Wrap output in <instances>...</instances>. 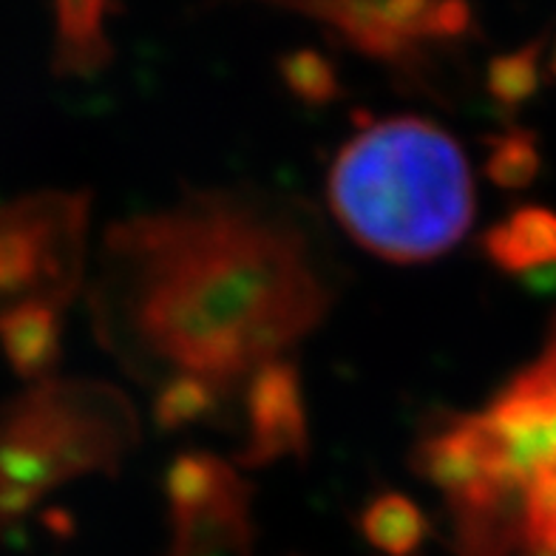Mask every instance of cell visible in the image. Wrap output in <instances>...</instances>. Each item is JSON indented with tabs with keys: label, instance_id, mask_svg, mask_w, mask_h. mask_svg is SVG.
<instances>
[{
	"label": "cell",
	"instance_id": "3957f363",
	"mask_svg": "<svg viewBox=\"0 0 556 556\" xmlns=\"http://www.w3.org/2000/svg\"><path fill=\"white\" fill-rule=\"evenodd\" d=\"M139 438L131 401L100 381H46L0 406V526L83 475H117Z\"/></svg>",
	"mask_w": 556,
	"mask_h": 556
},
{
	"label": "cell",
	"instance_id": "52a82bcc",
	"mask_svg": "<svg viewBox=\"0 0 556 556\" xmlns=\"http://www.w3.org/2000/svg\"><path fill=\"white\" fill-rule=\"evenodd\" d=\"M248 440L236 460L242 466H270L287 457H304L309 452L307 409L299 369L287 361H273L250 378L248 397Z\"/></svg>",
	"mask_w": 556,
	"mask_h": 556
},
{
	"label": "cell",
	"instance_id": "9a60e30c",
	"mask_svg": "<svg viewBox=\"0 0 556 556\" xmlns=\"http://www.w3.org/2000/svg\"><path fill=\"white\" fill-rule=\"evenodd\" d=\"M536 86V46L505 54L489 66V91L505 109L520 105Z\"/></svg>",
	"mask_w": 556,
	"mask_h": 556
},
{
	"label": "cell",
	"instance_id": "8fae6325",
	"mask_svg": "<svg viewBox=\"0 0 556 556\" xmlns=\"http://www.w3.org/2000/svg\"><path fill=\"white\" fill-rule=\"evenodd\" d=\"M0 341L9 364L23 378H40L60 358V309L31 304L0 321Z\"/></svg>",
	"mask_w": 556,
	"mask_h": 556
},
{
	"label": "cell",
	"instance_id": "4fadbf2b",
	"mask_svg": "<svg viewBox=\"0 0 556 556\" xmlns=\"http://www.w3.org/2000/svg\"><path fill=\"white\" fill-rule=\"evenodd\" d=\"M285 86L307 105H327L341 94V83L332 63L313 49H295L278 60Z\"/></svg>",
	"mask_w": 556,
	"mask_h": 556
},
{
	"label": "cell",
	"instance_id": "7a4b0ae2",
	"mask_svg": "<svg viewBox=\"0 0 556 556\" xmlns=\"http://www.w3.org/2000/svg\"><path fill=\"white\" fill-rule=\"evenodd\" d=\"M327 197L346 233L389 262H429L475 219L469 160L440 125L420 117L369 123L338 151Z\"/></svg>",
	"mask_w": 556,
	"mask_h": 556
},
{
	"label": "cell",
	"instance_id": "6da1fadb",
	"mask_svg": "<svg viewBox=\"0 0 556 556\" xmlns=\"http://www.w3.org/2000/svg\"><path fill=\"white\" fill-rule=\"evenodd\" d=\"M103 301L148 361L227 389L313 332L330 309L307 233L276 205L199 193L105 236Z\"/></svg>",
	"mask_w": 556,
	"mask_h": 556
},
{
	"label": "cell",
	"instance_id": "5b68a950",
	"mask_svg": "<svg viewBox=\"0 0 556 556\" xmlns=\"http://www.w3.org/2000/svg\"><path fill=\"white\" fill-rule=\"evenodd\" d=\"M250 494L239 471L216 454H179L165 475L168 556H250Z\"/></svg>",
	"mask_w": 556,
	"mask_h": 556
},
{
	"label": "cell",
	"instance_id": "8992f818",
	"mask_svg": "<svg viewBox=\"0 0 556 556\" xmlns=\"http://www.w3.org/2000/svg\"><path fill=\"white\" fill-rule=\"evenodd\" d=\"M327 23L352 49L387 66L415 72L434 43L460 40L471 29L466 3H285Z\"/></svg>",
	"mask_w": 556,
	"mask_h": 556
},
{
	"label": "cell",
	"instance_id": "5bb4252c",
	"mask_svg": "<svg viewBox=\"0 0 556 556\" xmlns=\"http://www.w3.org/2000/svg\"><path fill=\"white\" fill-rule=\"evenodd\" d=\"M534 170L536 151L526 134H503L491 139V156L485 165L491 182H497L500 188H520L531 182Z\"/></svg>",
	"mask_w": 556,
	"mask_h": 556
},
{
	"label": "cell",
	"instance_id": "9c48e42d",
	"mask_svg": "<svg viewBox=\"0 0 556 556\" xmlns=\"http://www.w3.org/2000/svg\"><path fill=\"white\" fill-rule=\"evenodd\" d=\"M117 12L111 3H60L58 40H54V72L88 77L109 66L111 40L105 31V15Z\"/></svg>",
	"mask_w": 556,
	"mask_h": 556
},
{
	"label": "cell",
	"instance_id": "ba28073f",
	"mask_svg": "<svg viewBox=\"0 0 556 556\" xmlns=\"http://www.w3.org/2000/svg\"><path fill=\"white\" fill-rule=\"evenodd\" d=\"M491 264L511 276H551L556 270V213L520 207L483 236Z\"/></svg>",
	"mask_w": 556,
	"mask_h": 556
},
{
	"label": "cell",
	"instance_id": "7c38bea8",
	"mask_svg": "<svg viewBox=\"0 0 556 556\" xmlns=\"http://www.w3.org/2000/svg\"><path fill=\"white\" fill-rule=\"evenodd\" d=\"M222 389L202 378L191 375H170L168 383H162L154 401V420L165 432H179L185 426H193L199 420L213 415L219 406Z\"/></svg>",
	"mask_w": 556,
	"mask_h": 556
},
{
	"label": "cell",
	"instance_id": "277c9868",
	"mask_svg": "<svg viewBox=\"0 0 556 556\" xmlns=\"http://www.w3.org/2000/svg\"><path fill=\"white\" fill-rule=\"evenodd\" d=\"M88 193H35L0 207V321L21 307L63 309L83 281Z\"/></svg>",
	"mask_w": 556,
	"mask_h": 556
},
{
	"label": "cell",
	"instance_id": "30bf717a",
	"mask_svg": "<svg viewBox=\"0 0 556 556\" xmlns=\"http://www.w3.org/2000/svg\"><path fill=\"white\" fill-rule=\"evenodd\" d=\"M361 534L383 556H420L432 534L424 508L401 491H383L366 503L358 517Z\"/></svg>",
	"mask_w": 556,
	"mask_h": 556
}]
</instances>
